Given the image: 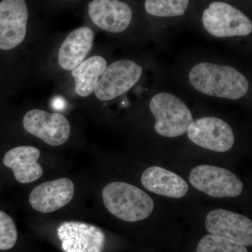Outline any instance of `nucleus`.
<instances>
[{"instance_id": "f257e3e1", "label": "nucleus", "mask_w": 252, "mask_h": 252, "mask_svg": "<svg viewBox=\"0 0 252 252\" xmlns=\"http://www.w3.org/2000/svg\"><path fill=\"white\" fill-rule=\"evenodd\" d=\"M189 81L202 94L230 99L241 98L248 93L246 77L235 68L201 63L192 68Z\"/></svg>"}, {"instance_id": "f03ea898", "label": "nucleus", "mask_w": 252, "mask_h": 252, "mask_svg": "<svg viewBox=\"0 0 252 252\" xmlns=\"http://www.w3.org/2000/svg\"><path fill=\"white\" fill-rule=\"evenodd\" d=\"M102 195L108 211L125 221L145 220L154 210V200L148 194L125 182L109 184L102 190Z\"/></svg>"}, {"instance_id": "7ed1b4c3", "label": "nucleus", "mask_w": 252, "mask_h": 252, "mask_svg": "<svg viewBox=\"0 0 252 252\" xmlns=\"http://www.w3.org/2000/svg\"><path fill=\"white\" fill-rule=\"evenodd\" d=\"M149 108L156 119L154 128L163 137L171 138L184 135L193 122L191 112L185 102L174 94H156Z\"/></svg>"}, {"instance_id": "20e7f679", "label": "nucleus", "mask_w": 252, "mask_h": 252, "mask_svg": "<svg viewBox=\"0 0 252 252\" xmlns=\"http://www.w3.org/2000/svg\"><path fill=\"white\" fill-rule=\"evenodd\" d=\"M204 28L217 37L247 36L252 31L250 18L241 11L227 3L215 1L204 11Z\"/></svg>"}, {"instance_id": "39448f33", "label": "nucleus", "mask_w": 252, "mask_h": 252, "mask_svg": "<svg viewBox=\"0 0 252 252\" xmlns=\"http://www.w3.org/2000/svg\"><path fill=\"white\" fill-rule=\"evenodd\" d=\"M189 181L194 188L214 198L238 197L243 190V182L233 172L213 165L194 167Z\"/></svg>"}, {"instance_id": "423d86ee", "label": "nucleus", "mask_w": 252, "mask_h": 252, "mask_svg": "<svg viewBox=\"0 0 252 252\" xmlns=\"http://www.w3.org/2000/svg\"><path fill=\"white\" fill-rule=\"evenodd\" d=\"M143 69L130 60L116 61L107 66L94 89L96 97L109 101L126 94L138 82Z\"/></svg>"}, {"instance_id": "0eeeda50", "label": "nucleus", "mask_w": 252, "mask_h": 252, "mask_svg": "<svg viewBox=\"0 0 252 252\" xmlns=\"http://www.w3.org/2000/svg\"><path fill=\"white\" fill-rule=\"evenodd\" d=\"M188 137L202 148L216 152H225L233 147L234 134L230 126L216 117H203L192 122Z\"/></svg>"}, {"instance_id": "6e6552de", "label": "nucleus", "mask_w": 252, "mask_h": 252, "mask_svg": "<svg viewBox=\"0 0 252 252\" xmlns=\"http://www.w3.org/2000/svg\"><path fill=\"white\" fill-rule=\"evenodd\" d=\"M23 127L32 135L51 146L65 143L70 135L67 118L59 113L32 109L23 117Z\"/></svg>"}, {"instance_id": "1a4fd4ad", "label": "nucleus", "mask_w": 252, "mask_h": 252, "mask_svg": "<svg viewBox=\"0 0 252 252\" xmlns=\"http://www.w3.org/2000/svg\"><path fill=\"white\" fill-rule=\"evenodd\" d=\"M57 234L64 252H103L106 236L95 225L79 221L63 222Z\"/></svg>"}, {"instance_id": "9d476101", "label": "nucleus", "mask_w": 252, "mask_h": 252, "mask_svg": "<svg viewBox=\"0 0 252 252\" xmlns=\"http://www.w3.org/2000/svg\"><path fill=\"white\" fill-rule=\"evenodd\" d=\"M28 17L25 0H3L0 2V49H14L23 42Z\"/></svg>"}, {"instance_id": "9b49d317", "label": "nucleus", "mask_w": 252, "mask_h": 252, "mask_svg": "<svg viewBox=\"0 0 252 252\" xmlns=\"http://www.w3.org/2000/svg\"><path fill=\"white\" fill-rule=\"evenodd\" d=\"M205 227L210 234L221 237L244 246L252 245V221L248 217L218 209L209 212Z\"/></svg>"}, {"instance_id": "f8f14e48", "label": "nucleus", "mask_w": 252, "mask_h": 252, "mask_svg": "<svg viewBox=\"0 0 252 252\" xmlns=\"http://www.w3.org/2000/svg\"><path fill=\"white\" fill-rule=\"evenodd\" d=\"M89 14L96 26L109 32L125 31L130 24V6L119 0H93L89 4Z\"/></svg>"}, {"instance_id": "ddd939ff", "label": "nucleus", "mask_w": 252, "mask_h": 252, "mask_svg": "<svg viewBox=\"0 0 252 252\" xmlns=\"http://www.w3.org/2000/svg\"><path fill=\"white\" fill-rule=\"evenodd\" d=\"M74 185L67 178L44 182L31 193L29 202L32 207L41 213H51L65 206L72 200Z\"/></svg>"}, {"instance_id": "4468645a", "label": "nucleus", "mask_w": 252, "mask_h": 252, "mask_svg": "<svg viewBox=\"0 0 252 252\" xmlns=\"http://www.w3.org/2000/svg\"><path fill=\"white\" fill-rule=\"evenodd\" d=\"M41 153L31 146H21L9 150L4 157V165L14 172L15 179L21 184H28L39 180L43 169L37 161Z\"/></svg>"}, {"instance_id": "2eb2a0df", "label": "nucleus", "mask_w": 252, "mask_h": 252, "mask_svg": "<svg viewBox=\"0 0 252 252\" xmlns=\"http://www.w3.org/2000/svg\"><path fill=\"white\" fill-rule=\"evenodd\" d=\"M141 182L149 191L170 198H182L189 190L188 184L180 176L160 167L147 168Z\"/></svg>"}, {"instance_id": "dca6fc26", "label": "nucleus", "mask_w": 252, "mask_h": 252, "mask_svg": "<svg viewBox=\"0 0 252 252\" xmlns=\"http://www.w3.org/2000/svg\"><path fill=\"white\" fill-rule=\"evenodd\" d=\"M94 34L89 27L72 31L60 49L59 63L66 70H73L84 61L94 45Z\"/></svg>"}, {"instance_id": "f3484780", "label": "nucleus", "mask_w": 252, "mask_h": 252, "mask_svg": "<svg viewBox=\"0 0 252 252\" xmlns=\"http://www.w3.org/2000/svg\"><path fill=\"white\" fill-rule=\"evenodd\" d=\"M107 67L106 60L95 56L83 61L72 72L75 81V92L81 97H88L94 92L99 78Z\"/></svg>"}, {"instance_id": "a211bd4d", "label": "nucleus", "mask_w": 252, "mask_h": 252, "mask_svg": "<svg viewBox=\"0 0 252 252\" xmlns=\"http://www.w3.org/2000/svg\"><path fill=\"white\" fill-rule=\"evenodd\" d=\"M189 0H146L148 14L158 17L183 16L188 8Z\"/></svg>"}, {"instance_id": "6ab92c4d", "label": "nucleus", "mask_w": 252, "mask_h": 252, "mask_svg": "<svg viewBox=\"0 0 252 252\" xmlns=\"http://www.w3.org/2000/svg\"><path fill=\"white\" fill-rule=\"evenodd\" d=\"M196 252H248V250L243 245L210 234L200 240Z\"/></svg>"}, {"instance_id": "aec40b11", "label": "nucleus", "mask_w": 252, "mask_h": 252, "mask_svg": "<svg viewBox=\"0 0 252 252\" xmlns=\"http://www.w3.org/2000/svg\"><path fill=\"white\" fill-rule=\"evenodd\" d=\"M18 232L14 220L7 214L0 211V250H9L16 245Z\"/></svg>"}]
</instances>
